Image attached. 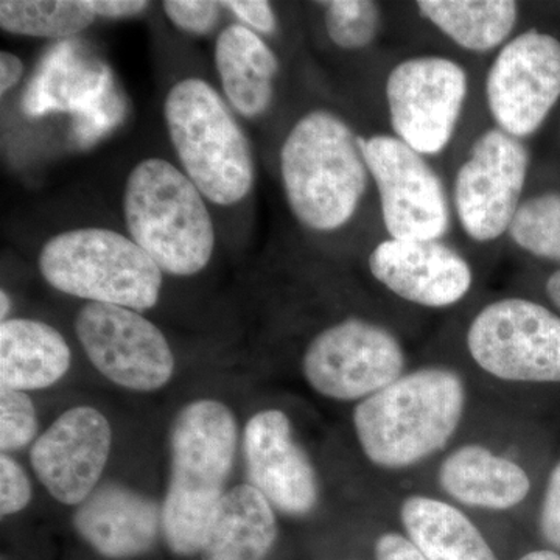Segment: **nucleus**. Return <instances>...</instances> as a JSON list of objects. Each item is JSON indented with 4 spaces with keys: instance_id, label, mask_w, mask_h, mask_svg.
I'll return each instance as SVG.
<instances>
[{
    "instance_id": "obj_18",
    "label": "nucleus",
    "mask_w": 560,
    "mask_h": 560,
    "mask_svg": "<svg viewBox=\"0 0 560 560\" xmlns=\"http://www.w3.org/2000/svg\"><path fill=\"white\" fill-rule=\"evenodd\" d=\"M73 526L81 539L103 558H139L160 537L162 506L128 486L103 482L79 504Z\"/></svg>"
},
{
    "instance_id": "obj_2",
    "label": "nucleus",
    "mask_w": 560,
    "mask_h": 560,
    "mask_svg": "<svg viewBox=\"0 0 560 560\" xmlns=\"http://www.w3.org/2000/svg\"><path fill=\"white\" fill-rule=\"evenodd\" d=\"M464 407L463 378L444 368H425L401 375L357 405L353 425L371 463L404 469L445 447Z\"/></svg>"
},
{
    "instance_id": "obj_29",
    "label": "nucleus",
    "mask_w": 560,
    "mask_h": 560,
    "mask_svg": "<svg viewBox=\"0 0 560 560\" xmlns=\"http://www.w3.org/2000/svg\"><path fill=\"white\" fill-rule=\"evenodd\" d=\"M168 20L190 35H208L220 21L221 2L209 0H168L162 3Z\"/></svg>"
},
{
    "instance_id": "obj_33",
    "label": "nucleus",
    "mask_w": 560,
    "mask_h": 560,
    "mask_svg": "<svg viewBox=\"0 0 560 560\" xmlns=\"http://www.w3.org/2000/svg\"><path fill=\"white\" fill-rule=\"evenodd\" d=\"M375 560H429L408 537L397 533L382 534L375 541Z\"/></svg>"
},
{
    "instance_id": "obj_13",
    "label": "nucleus",
    "mask_w": 560,
    "mask_h": 560,
    "mask_svg": "<svg viewBox=\"0 0 560 560\" xmlns=\"http://www.w3.org/2000/svg\"><path fill=\"white\" fill-rule=\"evenodd\" d=\"M488 103L500 130L526 138L539 130L560 98V43L528 31L501 49L489 70Z\"/></svg>"
},
{
    "instance_id": "obj_35",
    "label": "nucleus",
    "mask_w": 560,
    "mask_h": 560,
    "mask_svg": "<svg viewBox=\"0 0 560 560\" xmlns=\"http://www.w3.org/2000/svg\"><path fill=\"white\" fill-rule=\"evenodd\" d=\"M24 72V65L16 55L10 51L0 54V92L5 94L11 88L16 86Z\"/></svg>"
},
{
    "instance_id": "obj_10",
    "label": "nucleus",
    "mask_w": 560,
    "mask_h": 560,
    "mask_svg": "<svg viewBox=\"0 0 560 560\" xmlns=\"http://www.w3.org/2000/svg\"><path fill=\"white\" fill-rule=\"evenodd\" d=\"M368 171L377 184L383 221L394 241H438L451 212L440 176L422 154L393 136L360 138Z\"/></svg>"
},
{
    "instance_id": "obj_27",
    "label": "nucleus",
    "mask_w": 560,
    "mask_h": 560,
    "mask_svg": "<svg viewBox=\"0 0 560 560\" xmlns=\"http://www.w3.org/2000/svg\"><path fill=\"white\" fill-rule=\"evenodd\" d=\"M330 39L346 50L370 46L378 33L381 10L371 0H331L323 2Z\"/></svg>"
},
{
    "instance_id": "obj_23",
    "label": "nucleus",
    "mask_w": 560,
    "mask_h": 560,
    "mask_svg": "<svg viewBox=\"0 0 560 560\" xmlns=\"http://www.w3.org/2000/svg\"><path fill=\"white\" fill-rule=\"evenodd\" d=\"M400 518L408 539L429 560H499L469 517L444 501L410 497Z\"/></svg>"
},
{
    "instance_id": "obj_3",
    "label": "nucleus",
    "mask_w": 560,
    "mask_h": 560,
    "mask_svg": "<svg viewBox=\"0 0 560 560\" xmlns=\"http://www.w3.org/2000/svg\"><path fill=\"white\" fill-rule=\"evenodd\" d=\"M280 172L291 212L313 231L345 226L359 209L368 186V165L345 120L329 110H312L287 136Z\"/></svg>"
},
{
    "instance_id": "obj_21",
    "label": "nucleus",
    "mask_w": 560,
    "mask_h": 560,
    "mask_svg": "<svg viewBox=\"0 0 560 560\" xmlns=\"http://www.w3.org/2000/svg\"><path fill=\"white\" fill-rule=\"evenodd\" d=\"M215 66L228 101L242 116L256 119L270 108L279 61L256 32L241 24L220 33Z\"/></svg>"
},
{
    "instance_id": "obj_20",
    "label": "nucleus",
    "mask_w": 560,
    "mask_h": 560,
    "mask_svg": "<svg viewBox=\"0 0 560 560\" xmlns=\"http://www.w3.org/2000/svg\"><path fill=\"white\" fill-rule=\"evenodd\" d=\"M72 353L62 335L35 319L0 324V382L5 388H49L69 371Z\"/></svg>"
},
{
    "instance_id": "obj_36",
    "label": "nucleus",
    "mask_w": 560,
    "mask_h": 560,
    "mask_svg": "<svg viewBox=\"0 0 560 560\" xmlns=\"http://www.w3.org/2000/svg\"><path fill=\"white\" fill-rule=\"evenodd\" d=\"M547 294L560 311V270L552 272L547 282Z\"/></svg>"
},
{
    "instance_id": "obj_4",
    "label": "nucleus",
    "mask_w": 560,
    "mask_h": 560,
    "mask_svg": "<svg viewBox=\"0 0 560 560\" xmlns=\"http://www.w3.org/2000/svg\"><path fill=\"white\" fill-rule=\"evenodd\" d=\"M125 221L131 238L162 271L194 276L215 248V230L202 194L171 162L149 158L128 176Z\"/></svg>"
},
{
    "instance_id": "obj_8",
    "label": "nucleus",
    "mask_w": 560,
    "mask_h": 560,
    "mask_svg": "<svg viewBox=\"0 0 560 560\" xmlns=\"http://www.w3.org/2000/svg\"><path fill=\"white\" fill-rule=\"evenodd\" d=\"M404 349L390 331L363 319H346L320 331L305 350L302 371L320 396L368 399L399 381Z\"/></svg>"
},
{
    "instance_id": "obj_15",
    "label": "nucleus",
    "mask_w": 560,
    "mask_h": 560,
    "mask_svg": "<svg viewBox=\"0 0 560 560\" xmlns=\"http://www.w3.org/2000/svg\"><path fill=\"white\" fill-rule=\"evenodd\" d=\"M124 109L108 68L81 60L70 43H61L47 55L24 98V110L31 117L50 110L73 113L77 135L84 143L116 127Z\"/></svg>"
},
{
    "instance_id": "obj_37",
    "label": "nucleus",
    "mask_w": 560,
    "mask_h": 560,
    "mask_svg": "<svg viewBox=\"0 0 560 560\" xmlns=\"http://www.w3.org/2000/svg\"><path fill=\"white\" fill-rule=\"evenodd\" d=\"M518 560H560V552L550 550V548H541V550L526 552Z\"/></svg>"
},
{
    "instance_id": "obj_22",
    "label": "nucleus",
    "mask_w": 560,
    "mask_h": 560,
    "mask_svg": "<svg viewBox=\"0 0 560 560\" xmlns=\"http://www.w3.org/2000/svg\"><path fill=\"white\" fill-rule=\"evenodd\" d=\"M278 539L270 501L250 485L228 490L200 552L201 560H265Z\"/></svg>"
},
{
    "instance_id": "obj_14",
    "label": "nucleus",
    "mask_w": 560,
    "mask_h": 560,
    "mask_svg": "<svg viewBox=\"0 0 560 560\" xmlns=\"http://www.w3.org/2000/svg\"><path fill=\"white\" fill-rule=\"evenodd\" d=\"M110 442L113 431L101 411L70 408L33 444V471L54 499L77 506L97 488L108 463Z\"/></svg>"
},
{
    "instance_id": "obj_19",
    "label": "nucleus",
    "mask_w": 560,
    "mask_h": 560,
    "mask_svg": "<svg viewBox=\"0 0 560 560\" xmlns=\"http://www.w3.org/2000/svg\"><path fill=\"white\" fill-rule=\"evenodd\" d=\"M441 488L459 503L506 511L528 497L530 480L518 464L481 445H464L442 463Z\"/></svg>"
},
{
    "instance_id": "obj_17",
    "label": "nucleus",
    "mask_w": 560,
    "mask_h": 560,
    "mask_svg": "<svg viewBox=\"0 0 560 560\" xmlns=\"http://www.w3.org/2000/svg\"><path fill=\"white\" fill-rule=\"evenodd\" d=\"M370 268L386 289L423 307L456 304L471 287L470 265L438 241L389 238L372 250Z\"/></svg>"
},
{
    "instance_id": "obj_16",
    "label": "nucleus",
    "mask_w": 560,
    "mask_h": 560,
    "mask_svg": "<svg viewBox=\"0 0 560 560\" xmlns=\"http://www.w3.org/2000/svg\"><path fill=\"white\" fill-rule=\"evenodd\" d=\"M248 485L287 515H307L319 500L318 475L304 448L294 441L289 416L257 412L243 438Z\"/></svg>"
},
{
    "instance_id": "obj_12",
    "label": "nucleus",
    "mask_w": 560,
    "mask_h": 560,
    "mask_svg": "<svg viewBox=\"0 0 560 560\" xmlns=\"http://www.w3.org/2000/svg\"><path fill=\"white\" fill-rule=\"evenodd\" d=\"M528 165L526 147L500 128L486 131L474 143L455 183L459 221L474 241H495L510 231Z\"/></svg>"
},
{
    "instance_id": "obj_30",
    "label": "nucleus",
    "mask_w": 560,
    "mask_h": 560,
    "mask_svg": "<svg viewBox=\"0 0 560 560\" xmlns=\"http://www.w3.org/2000/svg\"><path fill=\"white\" fill-rule=\"evenodd\" d=\"M32 500V485L27 474L7 453L0 456V514H16Z\"/></svg>"
},
{
    "instance_id": "obj_26",
    "label": "nucleus",
    "mask_w": 560,
    "mask_h": 560,
    "mask_svg": "<svg viewBox=\"0 0 560 560\" xmlns=\"http://www.w3.org/2000/svg\"><path fill=\"white\" fill-rule=\"evenodd\" d=\"M512 241L541 259L560 261V194H544L518 206Z\"/></svg>"
},
{
    "instance_id": "obj_38",
    "label": "nucleus",
    "mask_w": 560,
    "mask_h": 560,
    "mask_svg": "<svg viewBox=\"0 0 560 560\" xmlns=\"http://www.w3.org/2000/svg\"><path fill=\"white\" fill-rule=\"evenodd\" d=\"M11 308L10 296L7 291H0V316H2L3 320H7V315H9Z\"/></svg>"
},
{
    "instance_id": "obj_6",
    "label": "nucleus",
    "mask_w": 560,
    "mask_h": 560,
    "mask_svg": "<svg viewBox=\"0 0 560 560\" xmlns=\"http://www.w3.org/2000/svg\"><path fill=\"white\" fill-rule=\"evenodd\" d=\"M39 271L55 290L136 312L160 301L162 270L132 238L102 228L61 232L43 246Z\"/></svg>"
},
{
    "instance_id": "obj_25",
    "label": "nucleus",
    "mask_w": 560,
    "mask_h": 560,
    "mask_svg": "<svg viewBox=\"0 0 560 560\" xmlns=\"http://www.w3.org/2000/svg\"><path fill=\"white\" fill-rule=\"evenodd\" d=\"M97 20L86 0H3L0 27L13 35L35 38H69L86 31Z\"/></svg>"
},
{
    "instance_id": "obj_9",
    "label": "nucleus",
    "mask_w": 560,
    "mask_h": 560,
    "mask_svg": "<svg viewBox=\"0 0 560 560\" xmlns=\"http://www.w3.org/2000/svg\"><path fill=\"white\" fill-rule=\"evenodd\" d=\"M75 334L95 370L121 388L150 393L171 382V345L139 312L88 302L77 315Z\"/></svg>"
},
{
    "instance_id": "obj_34",
    "label": "nucleus",
    "mask_w": 560,
    "mask_h": 560,
    "mask_svg": "<svg viewBox=\"0 0 560 560\" xmlns=\"http://www.w3.org/2000/svg\"><path fill=\"white\" fill-rule=\"evenodd\" d=\"M86 2L97 18H108V20L139 16L150 7L149 2H142V0H86Z\"/></svg>"
},
{
    "instance_id": "obj_11",
    "label": "nucleus",
    "mask_w": 560,
    "mask_h": 560,
    "mask_svg": "<svg viewBox=\"0 0 560 560\" xmlns=\"http://www.w3.org/2000/svg\"><path fill=\"white\" fill-rule=\"evenodd\" d=\"M466 97V72L447 58H411L390 70L386 81L393 130L429 156L451 142Z\"/></svg>"
},
{
    "instance_id": "obj_7",
    "label": "nucleus",
    "mask_w": 560,
    "mask_h": 560,
    "mask_svg": "<svg viewBox=\"0 0 560 560\" xmlns=\"http://www.w3.org/2000/svg\"><path fill=\"white\" fill-rule=\"evenodd\" d=\"M471 359L501 381L560 383V316L526 300L493 302L467 334Z\"/></svg>"
},
{
    "instance_id": "obj_5",
    "label": "nucleus",
    "mask_w": 560,
    "mask_h": 560,
    "mask_svg": "<svg viewBox=\"0 0 560 560\" xmlns=\"http://www.w3.org/2000/svg\"><path fill=\"white\" fill-rule=\"evenodd\" d=\"M165 124L186 175L219 206L242 201L253 189L248 139L219 92L200 79L176 83L165 98Z\"/></svg>"
},
{
    "instance_id": "obj_39",
    "label": "nucleus",
    "mask_w": 560,
    "mask_h": 560,
    "mask_svg": "<svg viewBox=\"0 0 560 560\" xmlns=\"http://www.w3.org/2000/svg\"><path fill=\"white\" fill-rule=\"evenodd\" d=\"M350 560H357V559H350Z\"/></svg>"
},
{
    "instance_id": "obj_31",
    "label": "nucleus",
    "mask_w": 560,
    "mask_h": 560,
    "mask_svg": "<svg viewBox=\"0 0 560 560\" xmlns=\"http://www.w3.org/2000/svg\"><path fill=\"white\" fill-rule=\"evenodd\" d=\"M539 529L548 548L560 552V460L548 477L541 500Z\"/></svg>"
},
{
    "instance_id": "obj_24",
    "label": "nucleus",
    "mask_w": 560,
    "mask_h": 560,
    "mask_svg": "<svg viewBox=\"0 0 560 560\" xmlns=\"http://www.w3.org/2000/svg\"><path fill=\"white\" fill-rule=\"evenodd\" d=\"M419 13L467 50L486 51L508 38L517 22L511 0H420Z\"/></svg>"
},
{
    "instance_id": "obj_32",
    "label": "nucleus",
    "mask_w": 560,
    "mask_h": 560,
    "mask_svg": "<svg viewBox=\"0 0 560 560\" xmlns=\"http://www.w3.org/2000/svg\"><path fill=\"white\" fill-rule=\"evenodd\" d=\"M221 5H223V9L231 10L238 20L245 22L249 31L271 35L278 28V20H276L275 11L268 2H261V0H231V2H221Z\"/></svg>"
},
{
    "instance_id": "obj_28",
    "label": "nucleus",
    "mask_w": 560,
    "mask_h": 560,
    "mask_svg": "<svg viewBox=\"0 0 560 560\" xmlns=\"http://www.w3.org/2000/svg\"><path fill=\"white\" fill-rule=\"evenodd\" d=\"M38 431L33 401L24 390L0 386V448L16 452L35 440Z\"/></svg>"
},
{
    "instance_id": "obj_1",
    "label": "nucleus",
    "mask_w": 560,
    "mask_h": 560,
    "mask_svg": "<svg viewBox=\"0 0 560 560\" xmlns=\"http://www.w3.org/2000/svg\"><path fill=\"white\" fill-rule=\"evenodd\" d=\"M237 440V420L219 400L191 401L173 420L162 533L175 555H197L205 547L226 495Z\"/></svg>"
}]
</instances>
